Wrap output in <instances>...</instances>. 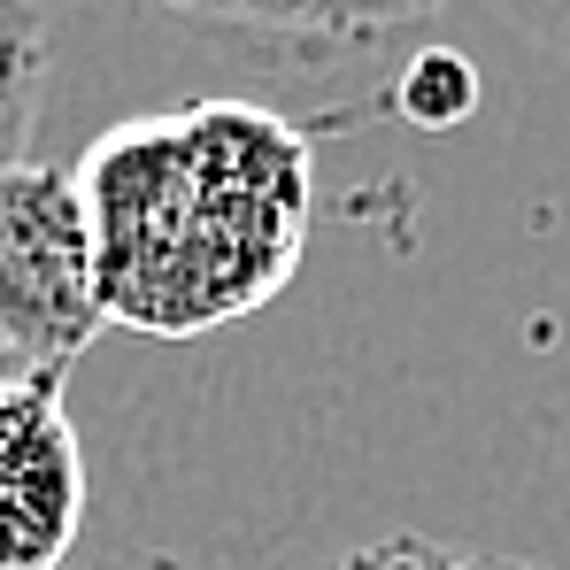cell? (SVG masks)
Wrapping results in <instances>:
<instances>
[{"instance_id": "6da1fadb", "label": "cell", "mask_w": 570, "mask_h": 570, "mask_svg": "<svg viewBox=\"0 0 570 570\" xmlns=\"http://www.w3.org/2000/svg\"><path fill=\"white\" fill-rule=\"evenodd\" d=\"M70 178L94 224L100 316L147 340H200L271 308L316 216L308 131L232 94L108 124Z\"/></svg>"}, {"instance_id": "9c48e42d", "label": "cell", "mask_w": 570, "mask_h": 570, "mask_svg": "<svg viewBox=\"0 0 570 570\" xmlns=\"http://www.w3.org/2000/svg\"><path fill=\"white\" fill-rule=\"evenodd\" d=\"M0 371H8V355H0Z\"/></svg>"}, {"instance_id": "277c9868", "label": "cell", "mask_w": 570, "mask_h": 570, "mask_svg": "<svg viewBox=\"0 0 570 570\" xmlns=\"http://www.w3.org/2000/svg\"><path fill=\"white\" fill-rule=\"evenodd\" d=\"M163 16H186L208 31H239L263 47H301V55H347V47H379L393 31L432 23L455 0H155Z\"/></svg>"}, {"instance_id": "7a4b0ae2", "label": "cell", "mask_w": 570, "mask_h": 570, "mask_svg": "<svg viewBox=\"0 0 570 570\" xmlns=\"http://www.w3.org/2000/svg\"><path fill=\"white\" fill-rule=\"evenodd\" d=\"M100 316L94 285V224L86 193L55 163H8L0 170V355L8 371H47L62 379Z\"/></svg>"}, {"instance_id": "3957f363", "label": "cell", "mask_w": 570, "mask_h": 570, "mask_svg": "<svg viewBox=\"0 0 570 570\" xmlns=\"http://www.w3.org/2000/svg\"><path fill=\"white\" fill-rule=\"evenodd\" d=\"M86 524V455L62 379L0 371V570H62Z\"/></svg>"}, {"instance_id": "ba28073f", "label": "cell", "mask_w": 570, "mask_h": 570, "mask_svg": "<svg viewBox=\"0 0 570 570\" xmlns=\"http://www.w3.org/2000/svg\"><path fill=\"white\" fill-rule=\"evenodd\" d=\"M501 23H517L532 47H548L556 62H570V0H493Z\"/></svg>"}, {"instance_id": "5b68a950", "label": "cell", "mask_w": 570, "mask_h": 570, "mask_svg": "<svg viewBox=\"0 0 570 570\" xmlns=\"http://www.w3.org/2000/svg\"><path fill=\"white\" fill-rule=\"evenodd\" d=\"M47 70H55L47 0H0V170L31 155V131L47 108Z\"/></svg>"}, {"instance_id": "8992f818", "label": "cell", "mask_w": 570, "mask_h": 570, "mask_svg": "<svg viewBox=\"0 0 570 570\" xmlns=\"http://www.w3.org/2000/svg\"><path fill=\"white\" fill-rule=\"evenodd\" d=\"M393 108H401V124H416V131H455V124H471L478 62L455 55V47H424V55L393 78Z\"/></svg>"}, {"instance_id": "52a82bcc", "label": "cell", "mask_w": 570, "mask_h": 570, "mask_svg": "<svg viewBox=\"0 0 570 570\" xmlns=\"http://www.w3.org/2000/svg\"><path fill=\"white\" fill-rule=\"evenodd\" d=\"M332 570H540V563H501V556H471V548H440V540H371L355 556H340Z\"/></svg>"}]
</instances>
